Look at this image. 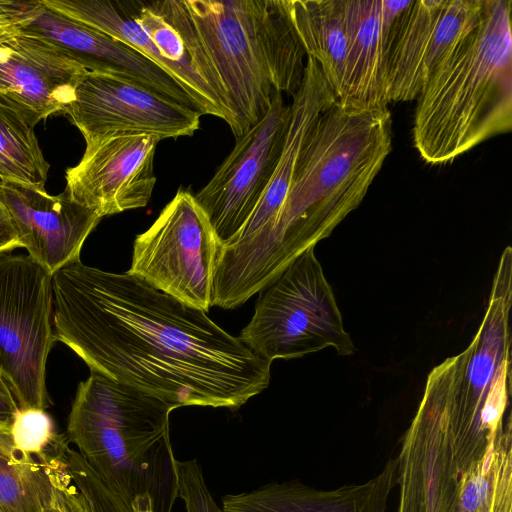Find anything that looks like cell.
<instances>
[{"mask_svg": "<svg viewBox=\"0 0 512 512\" xmlns=\"http://www.w3.org/2000/svg\"><path fill=\"white\" fill-rule=\"evenodd\" d=\"M52 276L28 255L0 256V379L19 408L46 409L55 342Z\"/></svg>", "mask_w": 512, "mask_h": 512, "instance_id": "cell-7", "label": "cell"}, {"mask_svg": "<svg viewBox=\"0 0 512 512\" xmlns=\"http://www.w3.org/2000/svg\"><path fill=\"white\" fill-rule=\"evenodd\" d=\"M397 484V460L389 458L381 471L361 484L331 490L290 480L272 482L251 492L222 498L223 512H387Z\"/></svg>", "mask_w": 512, "mask_h": 512, "instance_id": "cell-19", "label": "cell"}, {"mask_svg": "<svg viewBox=\"0 0 512 512\" xmlns=\"http://www.w3.org/2000/svg\"><path fill=\"white\" fill-rule=\"evenodd\" d=\"M410 2L343 0L347 42L338 103L366 110L388 108V33Z\"/></svg>", "mask_w": 512, "mask_h": 512, "instance_id": "cell-18", "label": "cell"}, {"mask_svg": "<svg viewBox=\"0 0 512 512\" xmlns=\"http://www.w3.org/2000/svg\"><path fill=\"white\" fill-rule=\"evenodd\" d=\"M220 243L194 195L179 189L133 244L128 274L207 312Z\"/></svg>", "mask_w": 512, "mask_h": 512, "instance_id": "cell-8", "label": "cell"}, {"mask_svg": "<svg viewBox=\"0 0 512 512\" xmlns=\"http://www.w3.org/2000/svg\"><path fill=\"white\" fill-rule=\"evenodd\" d=\"M32 1L0 0V43L17 34L28 18Z\"/></svg>", "mask_w": 512, "mask_h": 512, "instance_id": "cell-29", "label": "cell"}, {"mask_svg": "<svg viewBox=\"0 0 512 512\" xmlns=\"http://www.w3.org/2000/svg\"><path fill=\"white\" fill-rule=\"evenodd\" d=\"M43 512H91L85 496L73 483L68 466L57 478L52 499Z\"/></svg>", "mask_w": 512, "mask_h": 512, "instance_id": "cell-28", "label": "cell"}, {"mask_svg": "<svg viewBox=\"0 0 512 512\" xmlns=\"http://www.w3.org/2000/svg\"><path fill=\"white\" fill-rule=\"evenodd\" d=\"M159 141L142 134L86 143L79 163L66 170L65 191L102 218L145 207L156 183L153 163Z\"/></svg>", "mask_w": 512, "mask_h": 512, "instance_id": "cell-12", "label": "cell"}, {"mask_svg": "<svg viewBox=\"0 0 512 512\" xmlns=\"http://www.w3.org/2000/svg\"><path fill=\"white\" fill-rule=\"evenodd\" d=\"M396 460L397 512H461L458 475L464 457L443 420L416 412Z\"/></svg>", "mask_w": 512, "mask_h": 512, "instance_id": "cell-16", "label": "cell"}, {"mask_svg": "<svg viewBox=\"0 0 512 512\" xmlns=\"http://www.w3.org/2000/svg\"><path fill=\"white\" fill-rule=\"evenodd\" d=\"M40 117L0 92V180L44 189L49 163L34 127Z\"/></svg>", "mask_w": 512, "mask_h": 512, "instance_id": "cell-24", "label": "cell"}, {"mask_svg": "<svg viewBox=\"0 0 512 512\" xmlns=\"http://www.w3.org/2000/svg\"><path fill=\"white\" fill-rule=\"evenodd\" d=\"M388 108L337 101L317 120L271 226L241 246H220L212 305L234 309L274 281L296 258L328 238L355 210L392 149Z\"/></svg>", "mask_w": 512, "mask_h": 512, "instance_id": "cell-2", "label": "cell"}, {"mask_svg": "<svg viewBox=\"0 0 512 512\" xmlns=\"http://www.w3.org/2000/svg\"><path fill=\"white\" fill-rule=\"evenodd\" d=\"M55 339L90 368L175 408L236 410L266 389L271 363L206 312L130 274L80 260L52 276Z\"/></svg>", "mask_w": 512, "mask_h": 512, "instance_id": "cell-1", "label": "cell"}, {"mask_svg": "<svg viewBox=\"0 0 512 512\" xmlns=\"http://www.w3.org/2000/svg\"><path fill=\"white\" fill-rule=\"evenodd\" d=\"M133 512H152V502L148 496L136 497L132 502Z\"/></svg>", "mask_w": 512, "mask_h": 512, "instance_id": "cell-32", "label": "cell"}, {"mask_svg": "<svg viewBox=\"0 0 512 512\" xmlns=\"http://www.w3.org/2000/svg\"><path fill=\"white\" fill-rule=\"evenodd\" d=\"M511 1L486 0L476 27L418 95L412 139L428 164L452 162L512 129Z\"/></svg>", "mask_w": 512, "mask_h": 512, "instance_id": "cell-3", "label": "cell"}, {"mask_svg": "<svg viewBox=\"0 0 512 512\" xmlns=\"http://www.w3.org/2000/svg\"><path fill=\"white\" fill-rule=\"evenodd\" d=\"M68 447L31 456L16 448L9 428L0 427V512H43L57 478L67 469Z\"/></svg>", "mask_w": 512, "mask_h": 512, "instance_id": "cell-21", "label": "cell"}, {"mask_svg": "<svg viewBox=\"0 0 512 512\" xmlns=\"http://www.w3.org/2000/svg\"><path fill=\"white\" fill-rule=\"evenodd\" d=\"M458 498L461 512H512L511 424L464 460Z\"/></svg>", "mask_w": 512, "mask_h": 512, "instance_id": "cell-22", "label": "cell"}, {"mask_svg": "<svg viewBox=\"0 0 512 512\" xmlns=\"http://www.w3.org/2000/svg\"><path fill=\"white\" fill-rule=\"evenodd\" d=\"M238 338L270 363L328 347L342 356L356 351L315 248L259 292L254 314Z\"/></svg>", "mask_w": 512, "mask_h": 512, "instance_id": "cell-6", "label": "cell"}, {"mask_svg": "<svg viewBox=\"0 0 512 512\" xmlns=\"http://www.w3.org/2000/svg\"><path fill=\"white\" fill-rule=\"evenodd\" d=\"M134 18L162 59V68L190 96L200 115L230 124L221 80L184 0L134 1Z\"/></svg>", "mask_w": 512, "mask_h": 512, "instance_id": "cell-15", "label": "cell"}, {"mask_svg": "<svg viewBox=\"0 0 512 512\" xmlns=\"http://www.w3.org/2000/svg\"><path fill=\"white\" fill-rule=\"evenodd\" d=\"M174 466L177 496L183 500L186 512H223L210 493L196 459H175Z\"/></svg>", "mask_w": 512, "mask_h": 512, "instance_id": "cell-27", "label": "cell"}, {"mask_svg": "<svg viewBox=\"0 0 512 512\" xmlns=\"http://www.w3.org/2000/svg\"><path fill=\"white\" fill-rule=\"evenodd\" d=\"M85 142L117 135H151L160 141L191 136L200 114L127 80L87 72L66 109Z\"/></svg>", "mask_w": 512, "mask_h": 512, "instance_id": "cell-11", "label": "cell"}, {"mask_svg": "<svg viewBox=\"0 0 512 512\" xmlns=\"http://www.w3.org/2000/svg\"><path fill=\"white\" fill-rule=\"evenodd\" d=\"M486 0H411L387 39L389 103L415 100L438 66L478 24Z\"/></svg>", "mask_w": 512, "mask_h": 512, "instance_id": "cell-10", "label": "cell"}, {"mask_svg": "<svg viewBox=\"0 0 512 512\" xmlns=\"http://www.w3.org/2000/svg\"><path fill=\"white\" fill-rule=\"evenodd\" d=\"M291 115L273 90L265 116L237 141L208 183L194 195L221 246L231 243L259 202L281 155Z\"/></svg>", "mask_w": 512, "mask_h": 512, "instance_id": "cell-9", "label": "cell"}, {"mask_svg": "<svg viewBox=\"0 0 512 512\" xmlns=\"http://www.w3.org/2000/svg\"><path fill=\"white\" fill-rule=\"evenodd\" d=\"M21 30L56 44L88 72L127 80L197 111L188 93L161 67L106 33L47 7L42 0L32 1Z\"/></svg>", "mask_w": 512, "mask_h": 512, "instance_id": "cell-13", "label": "cell"}, {"mask_svg": "<svg viewBox=\"0 0 512 512\" xmlns=\"http://www.w3.org/2000/svg\"><path fill=\"white\" fill-rule=\"evenodd\" d=\"M18 409L19 407L13 394L0 379V427L10 428Z\"/></svg>", "mask_w": 512, "mask_h": 512, "instance_id": "cell-31", "label": "cell"}, {"mask_svg": "<svg viewBox=\"0 0 512 512\" xmlns=\"http://www.w3.org/2000/svg\"><path fill=\"white\" fill-rule=\"evenodd\" d=\"M0 200L9 211L28 256L51 276L80 260L86 238L102 219L66 191L53 196L45 189L0 180Z\"/></svg>", "mask_w": 512, "mask_h": 512, "instance_id": "cell-14", "label": "cell"}, {"mask_svg": "<svg viewBox=\"0 0 512 512\" xmlns=\"http://www.w3.org/2000/svg\"><path fill=\"white\" fill-rule=\"evenodd\" d=\"M221 80L237 138L267 113L273 90L293 96L306 53L286 0H184Z\"/></svg>", "mask_w": 512, "mask_h": 512, "instance_id": "cell-5", "label": "cell"}, {"mask_svg": "<svg viewBox=\"0 0 512 512\" xmlns=\"http://www.w3.org/2000/svg\"><path fill=\"white\" fill-rule=\"evenodd\" d=\"M336 101L318 63L307 57L301 86L292 96L289 126L272 177L247 222L234 240L225 246L244 245L271 226L287 196L301 150L311 130Z\"/></svg>", "mask_w": 512, "mask_h": 512, "instance_id": "cell-20", "label": "cell"}, {"mask_svg": "<svg viewBox=\"0 0 512 512\" xmlns=\"http://www.w3.org/2000/svg\"><path fill=\"white\" fill-rule=\"evenodd\" d=\"M22 247L13 219L0 200V256Z\"/></svg>", "mask_w": 512, "mask_h": 512, "instance_id": "cell-30", "label": "cell"}, {"mask_svg": "<svg viewBox=\"0 0 512 512\" xmlns=\"http://www.w3.org/2000/svg\"><path fill=\"white\" fill-rule=\"evenodd\" d=\"M66 460L71 479L85 496L91 512H133L132 504L106 485L77 450L68 447Z\"/></svg>", "mask_w": 512, "mask_h": 512, "instance_id": "cell-26", "label": "cell"}, {"mask_svg": "<svg viewBox=\"0 0 512 512\" xmlns=\"http://www.w3.org/2000/svg\"><path fill=\"white\" fill-rule=\"evenodd\" d=\"M171 404L97 372L80 382L68 439L106 485L128 503L148 496L172 512L177 496L169 434Z\"/></svg>", "mask_w": 512, "mask_h": 512, "instance_id": "cell-4", "label": "cell"}, {"mask_svg": "<svg viewBox=\"0 0 512 512\" xmlns=\"http://www.w3.org/2000/svg\"><path fill=\"white\" fill-rule=\"evenodd\" d=\"M9 430L16 448L31 456L57 454L68 446L45 409L19 408Z\"/></svg>", "mask_w": 512, "mask_h": 512, "instance_id": "cell-25", "label": "cell"}, {"mask_svg": "<svg viewBox=\"0 0 512 512\" xmlns=\"http://www.w3.org/2000/svg\"><path fill=\"white\" fill-rule=\"evenodd\" d=\"M286 6L306 56L318 63L337 100L347 42L343 0H286Z\"/></svg>", "mask_w": 512, "mask_h": 512, "instance_id": "cell-23", "label": "cell"}, {"mask_svg": "<svg viewBox=\"0 0 512 512\" xmlns=\"http://www.w3.org/2000/svg\"><path fill=\"white\" fill-rule=\"evenodd\" d=\"M87 72L42 36L20 30L0 43V92L41 120L66 112Z\"/></svg>", "mask_w": 512, "mask_h": 512, "instance_id": "cell-17", "label": "cell"}]
</instances>
